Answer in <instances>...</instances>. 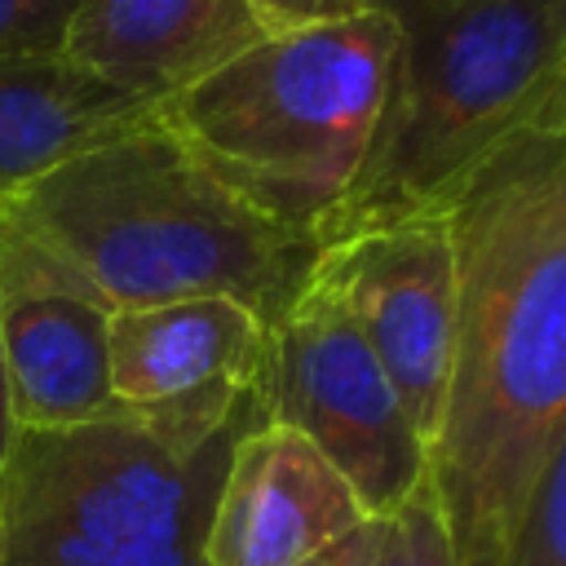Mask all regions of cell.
Masks as SVG:
<instances>
[{
	"label": "cell",
	"instance_id": "7",
	"mask_svg": "<svg viewBox=\"0 0 566 566\" xmlns=\"http://www.w3.org/2000/svg\"><path fill=\"white\" fill-rule=\"evenodd\" d=\"M310 283L354 318L429 447L455 332V243L447 212H420L323 243Z\"/></svg>",
	"mask_w": 566,
	"mask_h": 566
},
{
	"label": "cell",
	"instance_id": "1",
	"mask_svg": "<svg viewBox=\"0 0 566 566\" xmlns=\"http://www.w3.org/2000/svg\"><path fill=\"white\" fill-rule=\"evenodd\" d=\"M447 221L455 332L429 486L455 566H500L566 438V137L500 155Z\"/></svg>",
	"mask_w": 566,
	"mask_h": 566
},
{
	"label": "cell",
	"instance_id": "2",
	"mask_svg": "<svg viewBox=\"0 0 566 566\" xmlns=\"http://www.w3.org/2000/svg\"><path fill=\"white\" fill-rule=\"evenodd\" d=\"M106 310L230 296L279 323L318 248L234 195L150 115L27 186L4 212Z\"/></svg>",
	"mask_w": 566,
	"mask_h": 566
},
{
	"label": "cell",
	"instance_id": "3",
	"mask_svg": "<svg viewBox=\"0 0 566 566\" xmlns=\"http://www.w3.org/2000/svg\"><path fill=\"white\" fill-rule=\"evenodd\" d=\"M398 31L371 150L318 248L447 212L500 155L566 137V0H385Z\"/></svg>",
	"mask_w": 566,
	"mask_h": 566
},
{
	"label": "cell",
	"instance_id": "12",
	"mask_svg": "<svg viewBox=\"0 0 566 566\" xmlns=\"http://www.w3.org/2000/svg\"><path fill=\"white\" fill-rule=\"evenodd\" d=\"M150 115L155 106L102 84L62 53L0 57V212L71 155Z\"/></svg>",
	"mask_w": 566,
	"mask_h": 566
},
{
	"label": "cell",
	"instance_id": "9",
	"mask_svg": "<svg viewBox=\"0 0 566 566\" xmlns=\"http://www.w3.org/2000/svg\"><path fill=\"white\" fill-rule=\"evenodd\" d=\"M363 522L349 482L296 429L256 420L217 486L203 566H305Z\"/></svg>",
	"mask_w": 566,
	"mask_h": 566
},
{
	"label": "cell",
	"instance_id": "15",
	"mask_svg": "<svg viewBox=\"0 0 566 566\" xmlns=\"http://www.w3.org/2000/svg\"><path fill=\"white\" fill-rule=\"evenodd\" d=\"M80 0H0V57L62 53Z\"/></svg>",
	"mask_w": 566,
	"mask_h": 566
},
{
	"label": "cell",
	"instance_id": "14",
	"mask_svg": "<svg viewBox=\"0 0 566 566\" xmlns=\"http://www.w3.org/2000/svg\"><path fill=\"white\" fill-rule=\"evenodd\" d=\"M371 566H455L429 478L389 517H380V544Z\"/></svg>",
	"mask_w": 566,
	"mask_h": 566
},
{
	"label": "cell",
	"instance_id": "16",
	"mask_svg": "<svg viewBox=\"0 0 566 566\" xmlns=\"http://www.w3.org/2000/svg\"><path fill=\"white\" fill-rule=\"evenodd\" d=\"M376 9H385V0H252V13L265 27V35L318 27V22H345V18L376 13Z\"/></svg>",
	"mask_w": 566,
	"mask_h": 566
},
{
	"label": "cell",
	"instance_id": "17",
	"mask_svg": "<svg viewBox=\"0 0 566 566\" xmlns=\"http://www.w3.org/2000/svg\"><path fill=\"white\" fill-rule=\"evenodd\" d=\"M376 544H380V517H367L358 531H349L345 539H336L332 548L310 557L305 566H371L376 562Z\"/></svg>",
	"mask_w": 566,
	"mask_h": 566
},
{
	"label": "cell",
	"instance_id": "18",
	"mask_svg": "<svg viewBox=\"0 0 566 566\" xmlns=\"http://www.w3.org/2000/svg\"><path fill=\"white\" fill-rule=\"evenodd\" d=\"M18 424H13V411H9V385H4V363H0V469L9 460V442H13Z\"/></svg>",
	"mask_w": 566,
	"mask_h": 566
},
{
	"label": "cell",
	"instance_id": "5",
	"mask_svg": "<svg viewBox=\"0 0 566 566\" xmlns=\"http://www.w3.org/2000/svg\"><path fill=\"white\" fill-rule=\"evenodd\" d=\"M394 49L380 9L274 31L155 115L234 195L318 248L371 150Z\"/></svg>",
	"mask_w": 566,
	"mask_h": 566
},
{
	"label": "cell",
	"instance_id": "4",
	"mask_svg": "<svg viewBox=\"0 0 566 566\" xmlns=\"http://www.w3.org/2000/svg\"><path fill=\"white\" fill-rule=\"evenodd\" d=\"M261 394L217 389L18 429L0 469V566H203L217 486Z\"/></svg>",
	"mask_w": 566,
	"mask_h": 566
},
{
	"label": "cell",
	"instance_id": "13",
	"mask_svg": "<svg viewBox=\"0 0 566 566\" xmlns=\"http://www.w3.org/2000/svg\"><path fill=\"white\" fill-rule=\"evenodd\" d=\"M500 566H566V438L544 464Z\"/></svg>",
	"mask_w": 566,
	"mask_h": 566
},
{
	"label": "cell",
	"instance_id": "11",
	"mask_svg": "<svg viewBox=\"0 0 566 566\" xmlns=\"http://www.w3.org/2000/svg\"><path fill=\"white\" fill-rule=\"evenodd\" d=\"M270 323L230 296H186L106 314L119 407H168L217 389L261 394Z\"/></svg>",
	"mask_w": 566,
	"mask_h": 566
},
{
	"label": "cell",
	"instance_id": "6",
	"mask_svg": "<svg viewBox=\"0 0 566 566\" xmlns=\"http://www.w3.org/2000/svg\"><path fill=\"white\" fill-rule=\"evenodd\" d=\"M261 420L296 429L349 482L367 517H389L429 478V447L402 394L354 318L310 279L270 323Z\"/></svg>",
	"mask_w": 566,
	"mask_h": 566
},
{
	"label": "cell",
	"instance_id": "10",
	"mask_svg": "<svg viewBox=\"0 0 566 566\" xmlns=\"http://www.w3.org/2000/svg\"><path fill=\"white\" fill-rule=\"evenodd\" d=\"M261 35L252 0H80L62 57L159 111Z\"/></svg>",
	"mask_w": 566,
	"mask_h": 566
},
{
	"label": "cell",
	"instance_id": "8",
	"mask_svg": "<svg viewBox=\"0 0 566 566\" xmlns=\"http://www.w3.org/2000/svg\"><path fill=\"white\" fill-rule=\"evenodd\" d=\"M106 305L0 217V363L18 429H66L119 411Z\"/></svg>",
	"mask_w": 566,
	"mask_h": 566
}]
</instances>
